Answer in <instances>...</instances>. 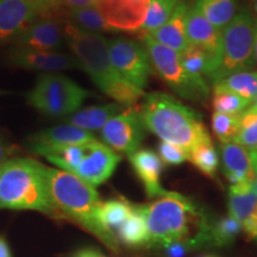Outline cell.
Here are the masks:
<instances>
[{"label":"cell","instance_id":"obj_1","mask_svg":"<svg viewBox=\"0 0 257 257\" xmlns=\"http://www.w3.org/2000/svg\"><path fill=\"white\" fill-rule=\"evenodd\" d=\"M44 174L51 201L60 216L75 221L94 234L108 249L117 252L119 250V242L99 220L101 201L95 188L78 175L62 169L44 166Z\"/></svg>","mask_w":257,"mask_h":257},{"label":"cell","instance_id":"obj_2","mask_svg":"<svg viewBox=\"0 0 257 257\" xmlns=\"http://www.w3.org/2000/svg\"><path fill=\"white\" fill-rule=\"evenodd\" d=\"M66 41L80 67L105 94L124 106H133L144 95L142 89L126 81L111 62L108 41L101 34L83 32L67 23Z\"/></svg>","mask_w":257,"mask_h":257},{"label":"cell","instance_id":"obj_3","mask_svg":"<svg viewBox=\"0 0 257 257\" xmlns=\"http://www.w3.org/2000/svg\"><path fill=\"white\" fill-rule=\"evenodd\" d=\"M147 130L163 142L184 148L189 153L198 144L211 142L201 115L166 93H150L141 108Z\"/></svg>","mask_w":257,"mask_h":257},{"label":"cell","instance_id":"obj_4","mask_svg":"<svg viewBox=\"0 0 257 257\" xmlns=\"http://www.w3.org/2000/svg\"><path fill=\"white\" fill-rule=\"evenodd\" d=\"M146 220L148 246H168L193 238V227L200 231L208 218L191 201L174 192H167L152 204L140 205Z\"/></svg>","mask_w":257,"mask_h":257},{"label":"cell","instance_id":"obj_5","mask_svg":"<svg viewBox=\"0 0 257 257\" xmlns=\"http://www.w3.org/2000/svg\"><path fill=\"white\" fill-rule=\"evenodd\" d=\"M0 208L38 211L60 218L51 201L44 166L31 159H11L0 169Z\"/></svg>","mask_w":257,"mask_h":257},{"label":"cell","instance_id":"obj_6","mask_svg":"<svg viewBox=\"0 0 257 257\" xmlns=\"http://www.w3.org/2000/svg\"><path fill=\"white\" fill-rule=\"evenodd\" d=\"M256 23L248 10H242L221 30L220 47L208 81L216 85L234 73L249 72L255 62Z\"/></svg>","mask_w":257,"mask_h":257},{"label":"cell","instance_id":"obj_7","mask_svg":"<svg viewBox=\"0 0 257 257\" xmlns=\"http://www.w3.org/2000/svg\"><path fill=\"white\" fill-rule=\"evenodd\" d=\"M89 92L62 74H42L29 92L28 101L41 113L63 117L78 111Z\"/></svg>","mask_w":257,"mask_h":257},{"label":"cell","instance_id":"obj_8","mask_svg":"<svg viewBox=\"0 0 257 257\" xmlns=\"http://www.w3.org/2000/svg\"><path fill=\"white\" fill-rule=\"evenodd\" d=\"M142 41L149 54L152 67L173 91L187 100L200 102L206 100L210 94V86L200 85L186 72L179 53L154 41L148 35H143Z\"/></svg>","mask_w":257,"mask_h":257},{"label":"cell","instance_id":"obj_9","mask_svg":"<svg viewBox=\"0 0 257 257\" xmlns=\"http://www.w3.org/2000/svg\"><path fill=\"white\" fill-rule=\"evenodd\" d=\"M108 53L117 72L143 91L152 74V62L146 46L130 38L119 37L108 41Z\"/></svg>","mask_w":257,"mask_h":257},{"label":"cell","instance_id":"obj_10","mask_svg":"<svg viewBox=\"0 0 257 257\" xmlns=\"http://www.w3.org/2000/svg\"><path fill=\"white\" fill-rule=\"evenodd\" d=\"M146 135L147 127L141 112L131 108L114 115L101 128V138L106 146L126 155L140 149Z\"/></svg>","mask_w":257,"mask_h":257},{"label":"cell","instance_id":"obj_11","mask_svg":"<svg viewBox=\"0 0 257 257\" xmlns=\"http://www.w3.org/2000/svg\"><path fill=\"white\" fill-rule=\"evenodd\" d=\"M83 147L85 153L82 161L74 174L93 187H96L111 178L121 157L110 147L96 140Z\"/></svg>","mask_w":257,"mask_h":257},{"label":"cell","instance_id":"obj_12","mask_svg":"<svg viewBox=\"0 0 257 257\" xmlns=\"http://www.w3.org/2000/svg\"><path fill=\"white\" fill-rule=\"evenodd\" d=\"M10 61L21 68L44 74H56L63 70L81 68L75 56L59 50L46 51L15 48L10 53Z\"/></svg>","mask_w":257,"mask_h":257},{"label":"cell","instance_id":"obj_13","mask_svg":"<svg viewBox=\"0 0 257 257\" xmlns=\"http://www.w3.org/2000/svg\"><path fill=\"white\" fill-rule=\"evenodd\" d=\"M150 0H98V9L113 31L141 30Z\"/></svg>","mask_w":257,"mask_h":257},{"label":"cell","instance_id":"obj_14","mask_svg":"<svg viewBox=\"0 0 257 257\" xmlns=\"http://www.w3.org/2000/svg\"><path fill=\"white\" fill-rule=\"evenodd\" d=\"M64 27L54 17L41 16L14 41L16 48L32 50H59L66 38Z\"/></svg>","mask_w":257,"mask_h":257},{"label":"cell","instance_id":"obj_15","mask_svg":"<svg viewBox=\"0 0 257 257\" xmlns=\"http://www.w3.org/2000/svg\"><path fill=\"white\" fill-rule=\"evenodd\" d=\"M40 14L23 0H0V44L14 42Z\"/></svg>","mask_w":257,"mask_h":257},{"label":"cell","instance_id":"obj_16","mask_svg":"<svg viewBox=\"0 0 257 257\" xmlns=\"http://www.w3.org/2000/svg\"><path fill=\"white\" fill-rule=\"evenodd\" d=\"M95 141L91 131L83 130L72 124H62L46 128L29 138L28 148L36 154L38 150L51 147L82 146Z\"/></svg>","mask_w":257,"mask_h":257},{"label":"cell","instance_id":"obj_17","mask_svg":"<svg viewBox=\"0 0 257 257\" xmlns=\"http://www.w3.org/2000/svg\"><path fill=\"white\" fill-rule=\"evenodd\" d=\"M186 35L189 44L204 49L212 57V69L220 47L221 31L217 30L194 5L188 6L186 15ZM210 72V74H211ZM210 76V75H208ZM208 80V79H207Z\"/></svg>","mask_w":257,"mask_h":257},{"label":"cell","instance_id":"obj_18","mask_svg":"<svg viewBox=\"0 0 257 257\" xmlns=\"http://www.w3.org/2000/svg\"><path fill=\"white\" fill-rule=\"evenodd\" d=\"M220 161L223 173L231 186L252 185L256 178L250 152L238 143H224L220 146Z\"/></svg>","mask_w":257,"mask_h":257},{"label":"cell","instance_id":"obj_19","mask_svg":"<svg viewBox=\"0 0 257 257\" xmlns=\"http://www.w3.org/2000/svg\"><path fill=\"white\" fill-rule=\"evenodd\" d=\"M128 160L144 185L148 197H163L167 191L160 184V178L163 170V162L160 156L153 150L138 149L137 152L128 155Z\"/></svg>","mask_w":257,"mask_h":257},{"label":"cell","instance_id":"obj_20","mask_svg":"<svg viewBox=\"0 0 257 257\" xmlns=\"http://www.w3.org/2000/svg\"><path fill=\"white\" fill-rule=\"evenodd\" d=\"M188 6L189 5L185 2L180 3L169 21L157 30L147 34L148 36L163 46L175 50L176 53H184L189 46L187 35H186V15H187Z\"/></svg>","mask_w":257,"mask_h":257},{"label":"cell","instance_id":"obj_21","mask_svg":"<svg viewBox=\"0 0 257 257\" xmlns=\"http://www.w3.org/2000/svg\"><path fill=\"white\" fill-rule=\"evenodd\" d=\"M229 211L230 216L242 225L243 231L245 230L257 213V194L252 185L230 186Z\"/></svg>","mask_w":257,"mask_h":257},{"label":"cell","instance_id":"obj_22","mask_svg":"<svg viewBox=\"0 0 257 257\" xmlns=\"http://www.w3.org/2000/svg\"><path fill=\"white\" fill-rule=\"evenodd\" d=\"M123 106L119 104H106L101 106H91L82 108L68 118V124L75 125L87 131L100 130L111 118L119 114Z\"/></svg>","mask_w":257,"mask_h":257},{"label":"cell","instance_id":"obj_23","mask_svg":"<svg viewBox=\"0 0 257 257\" xmlns=\"http://www.w3.org/2000/svg\"><path fill=\"white\" fill-rule=\"evenodd\" d=\"M193 5L219 31L226 28L238 14L237 0H195Z\"/></svg>","mask_w":257,"mask_h":257},{"label":"cell","instance_id":"obj_24","mask_svg":"<svg viewBox=\"0 0 257 257\" xmlns=\"http://www.w3.org/2000/svg\"><path fill=\"white\" fill-rule=\"evenodd\" d=\"M182 66L186 72L198 83L208 86L207 79L212 68V57L201 48L189 44L184 53L180 54Z\"/></svg>","mask_w":257,"mask_h":257},{"label":"cell","instance_id":"obj_25","mask_svg":"<svg viewBox=\"0 0 257 257\" xmlns=\"http://www.w3.org/2000/svg\"><path fill=\"white\" fill-rule=\"evenodd\" d=\"M67 23L80 31L92 32V34L113 31L98 6L69 10L67 15Z\"/></svg>","mask_w":257,"mask_h":257},{"label":"cell","instance_id":"obj_26","mask_svg":"<svg viewBox=\"0 0 257 257\" xmlns=\"http://www.w3.org/2000/svg\"><path fill=\"white\" fill-rule=\"evenodd\" d=\"M134 211V205L123 199L104 201L99 207V220L102 226L112 234H117ZM117 238V237H115Z\"/></svg>","mask_w":257,"mask_h":257},{"label":"cell","instance_id":"obj_27","mask_svg":"<svg viewBox=\"0 0 257 257\" xmlns=\"http://www.w3.org/2000/svg\"><path fill=\"white\" fill-rule=\"evenodd\" d=\"M85 144L82 146H64V147H51L38 150L36 154L44 156L51 163L56 165L59 168L69 173H75L81 163Z\"/></svg>","mask_w":257,"mask_h":257},{"label":"cell","instance_id":"obj_28","mask_svg":"<svg viewBox=\"0 0 257 257\" xmlns=\"http://www.w3.org/2000/svg\"><path fill=\"white\" fill-rule=\"evenodd\" d=\"M243 227L238 220L232 216H225L208 223L206 230L207 245L225 246L229 245L242 232Z\"/></svg>","mask_w":257,"mask_h":257},{"label":"cell","instance_id":"obj_29","mask_svg":"<svg viewBox=\"0 0 257 257\" xmlns=\"http://www.w3.org/2000/svg\"><path fill=\"white\" fill-rule=\"evenodd\" d=\"M115 237L126 246L147 245V225L140 205H134L133 213L123 224V226L118 230Z\"/></svg>","mask_w":257,"mask_h":257},{"label":"cell","instance_id":"obj_30","mask_svg":"<svg viewBox=\"0 0 257 257\" xmlns=\"http://www.w3.org/2000/svg\"><path fill=\"white\" fill-rule=\"evenodd\" d=\"M182 0H150L144 23L141 28L143 35L157 30L169 21Z\"/></svg>","mask_w":257,"mask_h":257},{"label":"cell","instance_id":"obj_31","mask_svg":"<svg viewBox=\"0 0 257 257\" xmlns=\"http://www.w3.org/2000/svg\"><path fill=\"white\" fill-rule=\"evenodd\" d=\"M188 160L208 178H216L219 167V155L213 143L205 142L198 144L188 153Z\"/></svg>","mask_w":257,"mask_h":257},{"label":"cell","instance_id":"obj_32","mask_svg":"<svg viewBox=\"0 0 257 257\" xmlns=\"http://www.w3.org/2000/svg\"><path fill=\"white\" fill-rule=\"evenodd\" d=\"M218 85L236 93L251 104L257 99V73L240 72L231 74L218 82Z\"/></svg>","mask_w":257,"mask_h":257},{"label":"cell","instance_id":"obj_33","mask_svg":"<svg viewBox=\"0 0 257 257\" xmlns=\"http://www.w3.org/2000/svg\"><path fill=\"white\" fill-rule=\"evenodd\" d=\"M214 112L225 114H242L244 111L248 110L251 105L242 96L236 93L229 91L227 88L223 87L221 85H214L213 87V99H212Z\"/></svg>","mask_w":257,"mask_h":257},{"label":"cell","instance_id":"obj_34","mask_svg":"<svg viewBox=\"0 0 257 257\" xmlns=\"http://www.w3.org/2000/svg\"><path fill=\"white\" fill-rule=\"evenodd\" d=\"M240 114H225L214 112L212 114V131L221 144L234 142L239 131Z\"/></svg>","mask_w":257,"mask_h":257},{"label":"cell","instance_id":"obj_35","mask_svg":"<svg viewBox=\"0 0 257 257\" xmlns=\"http://www.w3.org/2000/svg\"><path fill=\"white\" fill-rule=\"evenodd\" d=\"M234 143H238L250 152H257V112L251 107L240 114L239 131Z\"/></svg>","mask_w":257,"mask_h":257},{"label":"cell","instance_id":"obj_36","mask_svg":"<svg viewBox=\"0 0 257 257\" xmlns=\"http://www.w3.org/2000/svg\"><path fill=\"white\" fill-rule=\"evenodd\" d=\"M157 152H159L161 161L170 166H179L188 160L187 150L175 144L163 142V141H161L157 147Z\"/></svg>","mask_w":257,"mask_h":257},{"label":"cell","instance_id":"obj_37","mask_svg":"<svg viewBox=\"0 0 257 257\" xmlns=\"http://www.w3.org/2000/svg\"><path fill=\"white\" fill-rule=\"evenodd\" d=\"M23 2L32 6L40 16L54 15L62 8L60 0H23Z\"/></svg>","mask_w":257,"mask_h":257},{"label":"cell","instance_id":"obj_38","mask_svg":"<svg viewBox=\"0 0 257 257\" xmlns=\"http://www.w3.org/2000/svg\"><path fill=\"white\" fill-rule=\"evenodd\" d=\"M62 6H67L69 10L89 8V6H96L98 0H60Z\"/></svg>","mask_w":257,"mask_h":257},{"label":"cell","instance_id":"obj_39","mask_svg":"<svg viewBox=\"0 0 257 257\" xmlns=\"http://www.w3.org/2000/svg\"><path fill=\"white\" fill-rule=\"evenodd\" d=\"M11 153V147L8 143V141L0 135V169L4 166V163L9 160V155Z\"/></svg>","mask_w":257,"mask_h":257},{"label":"cell","instance_id":"obj_40","mask_svg":"<svg viewBox=\"0 0 257 257\" xmlns=\"http://www.w3.org/2000/svg\"><path fill=\"white\" fill-rule=\"evenodd\" d=\"M244 232H245L250 238H253V239H257V213L255 218H253L251 223H250L248 226L245 227V230H244Z\"/></svg>","mask_w":257,"mask_h":257},{"label":"cell","instance_id":"obj_41","mask_svg":"<svg viewBox=\"0 0 257 257\" xmlns=\"http://www.w3.org/2000/svg\"><path fill=\"white\" fill-rule=\"evenodd\" d=\"M73 257H101V255L96 251V250L82 249V250H79L78 252L74 253Z\"/></svg>","mask_w":257,"mask_h":257},{"label":"cell","instance_id":"obj_42","mask_svg":"<svg viewBox=\"0 0 257 257\" xmlns=\"http://www.w3.org/2000/svg\"><path fill=\"white\" fill-rule=\"evenodd\" d=\"M0 257H11V251L6 240L0 237Z\"/></svg>","mask_w":257,"mask_h":257},{"label":"cell","instance_id":"obj_43","mask_svg":"<svg viewBox=\"0 0 257 257\" xmlns=\"http://www.w3.org/2000/svg\"><path fill=\"white\" fill-rule=\"evenodd\" d=\"M250 156H251V162L253 170H255V174L257 173V152H250Z\"/></svg>","mask_w":257,"mask_h":257},{"label":"cell","instance_id":"obj_44","mask_svg":"<svg viewBox=\"0 0 257 257\" xmlns=\"http://www.w3.org/2000/svg\"><path fill=\"white\" fill-rule=\"evenodd\" d=\"M255 59L257 60V22H256V31H255Z\"/></svg>","mask_w":257,"mask_h":257},{"label":"cell","instance_id":"obj_45","mask_svg":"<svg viewBox=\"0 0 257 257\" xmlns=\"http://www.w3.org/2000/svg\"><path fill=\"white\" fill-rule=\"evenodd\" d=\"M252 188H253V191H255V193L257 194V173H256V178H255V180H253V182H252Z\"/></svg>","mask_w":257,"mask_h":257},{"label":"cell","instance_id":"obj_46","mask_svg":"<svg viewBox=\"0 0 257 257\" xmlns=\"http://www.w3.org/2000/svg\"><path fill=\"white\" fill-rule=\"evenodd\" d=\"M251 108H252V110H255V111L257 112V99H256L255 101L252 102V106H251Z\"/></svg>","mask_w":257,"mask_h":257},{"label":"cell","instance_id":"obj_47","mask_svg":"<svg viewBox=\"0 0 257 257\" xmlns=\"http://www.w3.org/2000/svg\"><path fill=\"white\" fill-rule=\"evenodd\" d=\"M253 9H255V12H256V16H257V0H255V5H253Z\"/></svg>","mask_w":257,"mask_h":257},{"label":"cell","instance_id":"obj_48","mask_svg":"<svg viewBox=\"0 0 257 257\" xmlns=\"http://www.w3.org/2000/svg\"><path fill=\"white\" fill-rule=\"evenodd\" d=\"M200 257H218V256H214V255H204V256H200Z\"/></svg>","mask_w":257,"mask_h":257},{"label":"cell","instance_id":"obj_49","mask_svg":"<svg viewBox=\"0 0 257 257\" xmlns=\"http://www.w3.org/2000/svg\"><path fill=\"white\" fill-rule=\"evenodd\" d=\"M101 257H102V256H101Z\"/></svg>","mask_w":257,"mask_h":257}]
</instances>
